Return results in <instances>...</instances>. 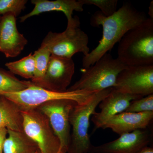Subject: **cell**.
<instances>
[{
    "instance_id": "obj_1",
    "label": "cell",
    "mask_w": 153,
    "mask_h": 153,
    "mask_svg": "<svg viewBox=\"0 0 153 153\" xmlns=\"http://www.w3.org/2000/svg\"><path fill=\"white\" fill-rule=\"evenodd\" d=\"M147 18L145 13L138 10L128 2L123 3L120 8L110 16H105L100 11H96L91 18L90 24L93 27H102V37L96 47L83 56V69L93 65L110 51L127 32L138 26Z\"/></svg>"
},
{
    "instance_id": "obj_2",
    "label": "cell",
    "mask_w": 153,
    "mask_h": 153,
    "mask_svg": "<svg viewBox=\"0 0 153 153\" xmlns=\"http://www.w3.org/2000/svg\"><path fill=\"white\" fill-rule=\"evenodd\" d=\"M118 43L117 58L124 65H153V19L129 30Z\"/></svg>"
},
{
    "instance_id": "obj_3",
    "label": "cell",
    "mask_w": 153,
    "mask_h": 153,
    "mask_svg": "<svg viewBox=\"0 0 153 153\" xmlns=\"http://www.w3.org/2000/svg\"><path fill=\"white\" fill-rule=\"evenodd\" d=\"M113 88L97 91L85 103L76 104L72 108L69 122L72 133L68 153H88L92 146L88 133L90 117L102 100L111 91Z\"/></svg>"
},
{
    "instance_id": "obj_4",
    "label": "cell",
    "mask_w": 153,
    "mask_h": 153,
    "mask_svg": "<svg viewBox=\"0 0 153 153\" xmlns=\"http://www.w3.org/2000/svg\"><path fill=\"white\" fill-rule=\"evenodd\" d=\"M126 67L117 58L106 53L93 65L83 69L80 78L67 90L96 92L113 88L119 74Z\"/></svg>"
},
{
    "instance_id": "obj_5",
    "label": "cell",
    "mask_w": 153,
    "mask_h": 153,
    "mask_svg": "<svg viewBox=\"0 0 153 153\" xmlns=\"http://www.w3.org/2000/svg\"><path fill=\"white\" fill-rule=\"evenodd\" d=\"M88 37L81 30L79 18L73 17L67 21V26L62 33L50 32L44 38L41 46L47 47L51 55L65 58H72L79 52L84 56L90 52Z\"/></svg>"
},
{
    "instance_id": "obj_6",
    "label": "cell",
    "mask_w": 153,
    "mask_h": 153,
    "mask_svg": "<svg viewBox=\"0 0 153 153\" xmlns=\"http://www.w3.org/2000/svg\"><path fill=\"white\" fill-rule=\"evenodd\" d=\"M95 92L67 90L63 92H57L47 90L33 84L22 91L15 93H1L0 95L12 100L22 111H25L37 108L47 102L60 100H71L78 104H83Z\"/></svg>"
},
{
    "instance_id": "obj_7",
    "label": "cell",
    "mask_w": 153,
    "mask_h": 153,
    "mask_svg": "<svg viewBox=\"0 0 153 153\" xmlns=\"http://www.w3.org/2000/svg\"><path fill=\"white\" fill-rule=\"evenodd\" d=\"M23 131L41 153H58L60 143L48 118L38 108L22 111Z\"/></svg>"
},
{
    "instance_id": "obj_8",
    "label": "cell",
    "mask_w": 153,
    "mask_h": 153,
    "mask_svg": "<svg viewBox=\"0 0 153 153\" xmlns=\"http://www.w3.org/2000/svg\"><path fill=\"white\" fill-rule=\"evenodd\" d=\"M77 103L67 100L47 102L37 108L47 116L60 143V152L68 153L70 140L69 117L72 108Z\"/></svg>"
},
{
    "instance_id": "obj_9",
    "label": "cell",
    "mask_w": 153,
    "mask_h": 153,
    "mask_svg": "<svg viewBox=\"0 0 153 153\" xmlns=\"http://www.w3.org/2000/svg\"><path fill=\"white\" fill-rule=\"evenodd\" d=\"M113 88L141 97L153 94V65L127 66L119 74Z\"/></svg>"
},
{
    "instance_id": "obj_10",
    "label": "cell",
    "mask_w": 153,
    "mask_h": 153,
    "mask_svg": "<svg viewBox=\"0 0 153 153\" xmlns=\"http://www.w3.org/2000/svg\"><path fill=\"white\" fill-rule=\"evenodd\" d=\"M74 71L75 66L72 58L51 55L44 79L38 86L57 92L66 91Z\"/></svg>"
},
{
    "instance_id": "obj_11",
    "label": "cell",
    "mask_w": 153,
    "mask_h": 153,
    "mask_svg": "<svg viewBox=\"0 0 153 153\" xmlns=\"http://www.w3.org/2000/svg\"><path fill=\"white\" fill-rule=\"evenodd\" d=\"M149 131L139 129L121 135L117 139L100 145H92L89 153H138L150 142Z\"/></svg>"
},
{
    "instance_id": "obj_12",
    "label": "cell",
    "mask_w": 153,
    "mask_h": 153,
    "mask_svg": "<svg viewBox=\"0 0 153 153\" xmlns=\"http://www.w3.org/2000/svg\"><path fill=\"white\" fill-rule=\"evenodd\" d=\"M28 41L17 27L16 17L13 13L1 16L0 22V52L6 57L20 55Z\"/></svg>"
},
{
    "instance_id": "obj_13",
    "label": "cell",
    "mask_w": 153,
    "mask_h": 153,
    "mask_svg": "<svg viewBox=\"0 0 153 153\" xmlns=\"http://www.w3.org/2000/svg\"><path fill=\"white\" fill-rule=\"evenodd\" d=\"M141 97L123 93L113 88L109 94L98 105L100 112L95 111L92 115L91 121L96 128H102L110 119L125 111L131 101Z\"/></svg>"
},
{
    "instance_id": "obj_14",
    "label": "cell",
    "mask_w": 153,
    "mask_h": 153,
    "mask_svg": "<svg viewBox=\"0 0 153 153\" xmlns=\"http://www.w3.org/2000/svg\"><path fill=\"white\" fill-rule=\"evenodd\" d=\"M153 111L133 113L124 111L108 120L102 126L110 128L120 135L139 129H145L151 123Z\"/></svg>"
},
{
    "instance_id": "obj_15",
    "label": "cell",
    "mask_w": 153,
    "mask_h": 153,
    "mask_svg": "<svg viewBox=\"0 0 153 153\" xmlns=\"http://www.w3.org/2000/svg\"><path fill=\"white\" fill-rule=\"evenodd\" d=\"M31 3L34 5V8L29 13L20 17V22H24L34 16L52 11L63 13L67 19L70 21L73 18V12H82L84 5L82 0H32Z\"/></svg>"
},
{
    "instance_id": "obj_16",
    "label": "cell",
    "mask_w": 153,
    "mask_h": 153,
    "mask_svg": "<svg viewBox=\"0 0 153 153\" xmlns=\"http://www.w3.org/2000/svg\"><path fill=\"white\" fill-rule=\"evenodd\" d=\"M22 110L16 103L0 95V128L23 131Z\"/></svg>"
},
{
    "instance_id": "obj_17",
    "label": "cell",
    "mask_w": 153,
    "mask_h": 153,
    "mask_svg": "<svg viewBox=\"0 0 153 153\" xmlns=\"http://www.w3.org/2000/svg\"><path fill=\"white\" fill-rule=\"evenodd\" d=\"M38 149L37 145L24 131L8 130L3 153H35Z\"/></svg>"
},
{
    "instance_id": "obj_18",
    "label": "cell",
    "mask_w": 153,
    "mask_h": 153,
    "mask_svg": "<svg viewBox=\"0 0 153 153\" xmlns=\"http://www.w3.org/2000/svg\"><path fill=\"white\" fill-rule=\"evenodd\" d=\"M33 84L30 80H20L10 71L0 68V94L19 92Z\"/></svg>"
},
{
    "instance_id": "obj_19",
    "label": "cell",
    "mask_w": 153,
    "mask_h": 153,
    "mask_svg": "<svg viewBox=\"0 0 153 153\" xmlns=\"http://www.w3.org/2000/svg\"><path fill=\"white\" fill-rule=\"evenodd\" d=\"M5 66L10 72L27 79H33L35 70V59L33 54L30 53L27 56L17 61L9 62Z\"/></svg>"
},
{
    "instance_id": "obj_20",
    "label": "cell",
    "mask_w": 153,
    "mask_h": 153,
    "mask_svg": "<svg viewBox=\"0 0 153 153\" xmlns=\"http://www.w3.org/2000/svg\"><path fill=\"white\" fill-rule=\"evenodd\" d=\"M35 59V70L31 81L38 86L42 82L46 74L51 54L47 47L41 46L33 54Z\"/></svg>"
},
{
    "instance_id": "obj_21",
    "label": "cell",
    "mask_w": 153,
    "mask_h": 153,
    "mask_svg": "<svg viewBox=\"0 0 153 153\" xmlns=\"http://www.w3.org/2000/svg\"><path fill=\"white\" fill-rule=\"evenodd\" d=\"M27 0H0V16L7 13L19 16L26 8Z\"/></svg>"
},
{
    "instance_id": "obj_22",
    "label": "cell",
    "mask_w": 153,
    "mask_h": 153,
    "mask_svg": "<svg viewBox=\"0 0 153 153\" xmlns=\"http://www.w3.org/2000/svg\"><path fill=\"white\" fill-rule=\"evenodd\" d=\"M125 111L133 113L153 111V94L132 100Z\"/></svg>"
},
{
    "instance_id": "obj_23",
    "label": "cell",
    "mask_w": 153,
    "mask_h": 153,
    "mask_svg": "<svg viewBox=\"0 0 153 153\" xmlns=\"http://www.w3.org/2000/svg\"><path fill=\"white\" fill-rule=\"evenodd\" d=\"M84 5H93L100 9L106 17L112 16L117 11V0H82Z\"/></svg>"
},
{
    "instance_id": "obj_24",
    "label": "cell",
    "mask_w": 153,
    "mask_h": 153,
    "mask_svg": "<svg viewBox=\"0 0 153 153\" xmlns=\"http://www.w3.org/2000/svg\"><path fill=\"white\" fill-rule=\"evenodd\" d=\"M8 130L6 128H0V153H3L4 143L7 136Z\"/></svg>"
},
{
    "instance_id": "obj_25",
    "label": "cell",
    "mask_w": 153,
    "mask_h": 153,
    "mask_svg": "<svg viewBox=\"0 0 153 153\" xmlns=\"http://www.w3.org/2000/svg\"><path fill=\"white\" fill-rule=\"evenodd\" d=\"M138 153H153V148L151 147H145Z\"/></svg>"
},
{
    "instance_id": "obj_26",
    "label": "cell",
    "mask_w": 153,
    "mask_h": 153,
    "mask_svg": "<svg viewBox=\"0 0 153 153\" xmlns=\"http://www.w3.org/2000/svg\"><path fill=\"white\" fill-rule=\"evenodd\" d=\"M149 18L153 19V1L151 2L149 7Z\"/></svg>"
},
{
    "instance_id": "obj_27",
    "label": "cell",
    "mask_w": 153,
    "mask_h": 153,
    "mask_svg": "<svg viewBox=\"0 0 153 153\" xmlns=\"http://www.w3.org/2000/svg\"><path fill=\"white\" fill-rule=\"evenodd\" d=\"M35 153H41V152H40V151L39 150V149L37 151H36V152Z\"/></svg>"
},
{
    "instance_id": "obj_28",
    "label": "cell",
    "mask_w": 153,
    "mask_h": 153,
    "mask_svg": "<svg viewBox=\"0 0 153 153\" xmlns=\"http://www.w3.org/2000/svg\"><path fill=\"white\" fill-rule=\"evenodd\" d=\"M1 16H0V22H1Z\"/></svg>"
},
{
    "instance_id": "obj_29",
    "label": "cell",
    "mask_w": 153,
    "mask_h": 153,
    "mask_svg": "<svg viewBox=\"0 0 153 153\" xmlns=\"http://www.w3.org/2000/svg\"><path fill=\"white\" fill-rule=\"evenodd\" d=\"M63 153V152H59V153Z\"/></svg>"
}]
</instances>
